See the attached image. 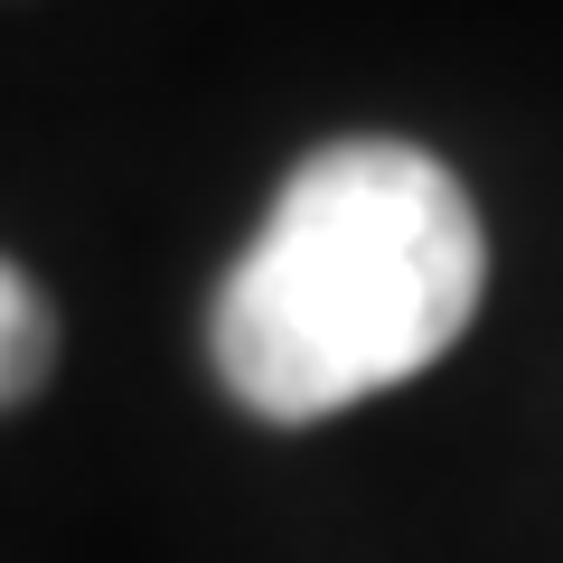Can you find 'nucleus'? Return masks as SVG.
Segmentation results:
<instances>
[{
  "instance_id": "nucleus-2",
  "label": "nucleus",
  "mask_w": 563,
  "mask_h": 563,
  "mask_svg": "<svg viewBox=\"0 0 563 563\" xmlns=\"http://www.w3.org/2000/svg\"><path fill=\"white\" fill-rule=\"evenodd\" d=\"M47 366H57V310L20 263H0V413L38 395Z\"/></svg>"
},
{
  "instance_id": "nucleus-1",
  "label": "nucleus",
  "mask_w": 563,
  "mask_h": 563,
  "mask_svg": "<svg viewBox=\"0 0 563 563\" xmlns=\"http://www.w3.org/2000/svg\"><path fill=\"white\" fill-rule=\"evenodd\" d=\"M479 291L488 235L470 188L413 141H329L217 282L207 357L244 413L320 422L451 357Z\"/></svg>"
}]
</instances>
